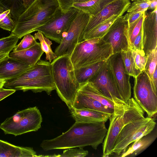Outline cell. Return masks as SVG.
Masks as SVG:
<instances>
[{"label":"cell","mask_w":157,"mask_h":157,"mask_svg":"<svg viewBox=\"0 0 157 157\" xmlns=\"http://www.w3.org/2000/svg\"><path fill=\"white\" fill-rule=\"evenodd\" d=\"M3 87L35 93L44 91L50 95L55 90L51 63L39 60L17 77L6 80Z\"/></svg>","instance_id":"obj_3"},{"label":"cell","mask_w":157,"mask_h":157,"mask_svg":"<svg viewBox=\"0 0 157 157\" xmlns=\"http://www.w3.org/2000/svg\"><path fill=\"white\" fill-rule=\"evenodd\" d=\"M62 154L60 155H54V157H84L87 155L88 152L85 150L83 147L78 148H68L65 149Z\"/></svg>","instance_id":"obj_36"},{"label":"cell","mask_w":157,"mask_h":157,"mask_svg":"<svg viewBox=\"0 0 157 157\" xmlns=\"http://www.w3.org/2000/svg\"><path fill=\"white\" fill-rule=\"evenodd\" d=\"M145 11L129 12L127 13L128 25L131 24L138 19Z\"/></svg>","instance_id":"obj_40"},{"label":"cell","mask_w":157,"mask_h":157,"mask_svg":"<svg viewBox=\"0 0 157 157\" xmlns=\"http://www.w3.org/2000/svg\"><path fill=\"white\" fill-rule=\"evenodd\" d=\"M130 4L129 0H114L97 14L90 16L88 22L80 37L99 24L112 17L116 15L122 16Z\"/></svg>","instance_id":"obj_15"},{"label":"cell","mask_w":157,"mask_h":157,"mask_svg":"<svg viewBox=\"0 0 157 157\" xmlns=\"http://www.w3.org/2000/svg\"><path fill=\"white\" fill-rule=\"evenodd\" d=\"M156 122L154 118L144 117L132 121L125 125L116 139L112 151L118 156L131 143L152 132Z\"/></svg>","instance_id":"obj_8"},{"label":"cell","mask_w":157,"mask_h":157,"mask_svg":"<svg viewBox=\"0 0 157 157\" xmlns=\"http://www.w3.org/2000/svg\"><path fill=\"white\" fill-rule=\"evenodd\" d=\"M107 131L104 122L75 121L66 132L53 139L43 140L40 146L45 151L87 146L96 150L103 143Z\"/></svg>","instance_id":"obj_1"},{"label":"cell","mask_w":157,"mask_h":157,"mask_svg":"<svg viewBox=\"0 0 157 157\" xmlns=\"http://www.w3.org/2000/svg\"><path fill=\"white\" fill-rule=\"evenodd\" d=\"M34 37L36 40H39L41 48L45 53L46 59L51 63L52 60L57 57L56 54L52 50L51 47L52 44V41L39 31L35 33Z\"/></svg>","instance_id":"obj_28"},{"label":"cell","mask_w":157,"mask_h":157,"mask_svg":"<svg viewBox=\"0 0 157 157\" xmlns=\"http://www.w3.org/2000/svg\"><path fill=\"white\" fill-rule=\"evenodd\" d=\"M90 15L81 10L73 21L69 29L59 45L55 50L57 56L67 55L70 56L78 43L88 22Z\"/></svg>","instance_id":"obj_11"},{"label":"cell","mask_w":157,"mask_h":157,"mask_svg":"<svg viewBox=\"0 0 157 157\" xmlns=\"http://www.w3.org/2000/svg\"><path fill=\"white\" fill-rule=\"evenodd\" d=\"M36 0H22L25 9L29 7Z\"/></svg>","instance_id":"obj_44"},{"label":"cell","mask_w":157,"mask_h":157,"mask_svg":"<svg viewBox=\"0 0 157 157\" xmlns=\"http://www.w3.org/2000/svg\"><path fill=\"white\" fill-rule=\"evenodd\" d=\"M69 110L71 116L76 122L105 123L111 114L86 108L78 109L72 107Z\"/></svg>","instance_id":"obj_17"},{"label":"cell","mask_w":157,"mask_h":157,"mask_svg":"<svg viewBox=\"0 0 157 157\" xmlns=\"http://www.w3.org/2000/svg\"><path fill=\"white\" fill-rule=\"evenodd\" d=\"M128 23L127 13L117 19L101 38L112 46L113 54L127 51Z\"/></svg>","instance_id":"obj_12"},{"label":"cell","mask_w":157,"mask_h":157,"mask_svg":"<svg viewBox=\"0 0 157 157\" xmlns=\"http://www.w3.org/2000/svg\"><path fill=\"white\" fill-rule=\"evenodd\" d=\"M114 0H90L81 3H75L72 6L83 12L94 16L100 12L107 5Z\"/></svg>","instance_id":"obj_25"},{"label":"cell","mask_w":157,"mask_h":157,"mask_svg":"<svg viewBox=\"0 0 157 157\" xmlns=\"http://www.w3.org/2000/svg\"><path fill=\"white\" fill-rule=\"evenodd\" d=\"M113 112L109 119V124L103 142L102 157L109 156L120 132L127 124L144 117V111L134 98L126 102L117 98H113Z\"/></svg>","instance_id":"obj_2"},{"label":"cell","mask_w":157,"mask_h":157,"mask_svg":"<svg viewBox=\"0 0 157 157\" xmlns=\"http://www.w3.org/2000/svg\"><path fill=\"white\" fill-rule=\"evenodd\" d=\"M145 14L146 11L137 20L128 25V42L129 48H131L135 38L139 33L142 28Z\"/></svg>","instance_id":"obj_30"},{"label":"cell","mask_w":157,"mask_h":157,"mask_svg":"<svg viewBox=\"0 0 157 157\" xmlns=\"http://www.w3.org/2000/svg\"><path fill=\"white\" fill-rule=\"evenodd\" d=\"M72 107L78 109H89L108 113H112L113 111V109L103 105L98 101L78 91Z\"/></svg>","instance_id":"obj_22"},{"label":"cell","mask_w":157,"mask_h":157,"mask_svg":"<svg viewBox=\"0 0 157 157\" xmlns=\"http://www.w3.org/2000/svg\"><path fill=\"white\" fill-rule=\"evenodd\" d=\"M15 21L10 13L2 20L0 21V28L8 31H12L15 25Z\"/></svg>","instance_id":"obj_37"},{"label":"cell","mask_w":157,"mask_h":157,"mask_svg":"<svg viewBox=\"0 0 157 157\" xmlns=\"http://www.w3.org/2000/svg\"><path fill=\"white\" fill-rule=\"evenodd\" d=\"M52 76L57 94L69 109L73 101L80 85L75 75L70 56H57L51 63Z\"/></svg>","instance_id":"obj_5"},{"label":"cell","mask_w":157,"mask_h":157,"mask_svg":"<svg viewBox=\"0 0 157 157\" xmlns=\"http://www.w3.org/2000/svg\"><path fill=\"white\" fill-rule=\"evenodd\" d=\"M134 98L148 117H154L157 113V90L144 70L134 78Z\"/></svg>","instance_id":"obj_10"},{"label":"cell","mask_w":157,"mask_h":157,"mask_svg":"<svg viewBox=\"0 0 157 157\" xmlns=\"http://www.w3.org/2000/svg\"><path fill=\"white\" fill-rule=\"evenodd\" d=\"M142 38V28L139 33L135 38L130 49L143 50Z\"/></svg>","instance_id":"obj_39"},{"label":"cell","mask_w":157,"mask_h":157,"mask_svg":"<svg viewBox=\"0 0 157 157\" xmlns=\"http://www.w3.org/2000/svg\"><path fill=\"white\" fill-rule=\"evenodd\" d=\"M5 82V80L0 79V89L3 87Z\"/></svg>","instance_id":"obj_47"},{"label":"cell","mask_w":157,"mask_h":157,"mask_svg":"<svg viewBox=\"0 0 157 157\" xmlns=\"http://www.w3.org/2000/svg\"><path fill=\"white\" fill-rule=\"evenodd\" d=\"M133 1L127 9L128 13L146 11L151 2L150 0H135Z\"/></svg>","instance_id":"obj_34"},{"label":"cell","mask_w":157,"mask_h":157,"mask_svg":"<svg viewBox=\"0 0 157 157\" xmlns=\"http://www.w3.org/2000/svg\"><path fill=\"white\" fill-rule=\"evenodd\" d=\"M121 16L119 15L113 16L99 24L91 30L82 36L80 38L78 42L85 40L101 38L107 33L113 22Z\"/></svg>","instance_id":"obj_26"},{"label":"cell","mask_w":157,"mask_h":157,"mask_svg":"<svg viewBox=\"0 0 157 157\" xmlns=\"http://www.w3.org/2000/svg\"><path fill=\"white\" fill-rule=\"evenodd\" d=\"M77 91L98 101L106 107L114 109L113 100L104 95L89 82L81 85Z\"/></svg>","instance_id":"obj_23"},{"label":"cell","mask_w":157,"mask_h":157,"mask_svg":"<svg viewBox=\"0 0 157 157\" xmlns=\"http://www.w3.org/2000/svg\"><path fill=\"white\" fill-rule=\"evenodd\" d=\"M142 28L143 50L148 56L157 48V8L146 13Z\"/></svg>","instance_id":"obj_16"},{"label":"cell","mask_w":157,"mask_h":157,"mask_svg":"<svg viewBox=\"0 0 157 157\" xmlns=\"http://www.w3.org/2000/svg\"><path fill=\"white\" fill-rule=\"evenodd\" d=\"M37 42L36 40L30 33L25 35L21 42L15 47L13 52H17L28 49Z\"/></svg>","instance_id":"obj_35"},{"label":"cell","mask_w":157,"mask_h":157,"mask_svg":"<svg viewBox=\"0 0 157 157\" xmlns=\"http://www.w3.org/2000/svg\"><path fill=\"white\" fill-rule=\"evenodd\" d=\"M30 67L9 56L0 62V79L6 80L17 77Z\"/></svg>","instance_id":"obj_18"},{"label":"cell","mask_w":157,"mask_h":157,"mask_svg":"<svg viewBox=\"0 0 157 157\" xmlns=\"http://www.w3.org/2000/svg\"><path fill=\"white\" fill-rule=\"evenodd\" d=\"M57 0H36L18 17L11 33L19 39L49 21L59 7Z\"/></svg>","instance_id":"obj_4"},{"label":"cell","mask_w":157,"mask_h":157,"mask_svg":"<svg viewBox=\"0 0 157 157\" xmlns=\"http://www.w3.org/2000/svg\"><path fill=\"white\" fill-rule=\"evenodd\" d=\"M38 155L32 147L16 146L0 140V157H36Z\"/></svg>","instance_id":"obj_21"},{"label":"cell","mask_w":157,"mask_h":157,"mask_svg":"<svg viewBox=\"0 0 157 157\" xmlns=\"http://www.w3.org/2000/svg\"><path fill=\"white\" fill-rule=\"evenodd\" d=\"M16 91L14 90L10 89H5L3 88L0 89V101Z\"/></svg>","instance_id":"obj_41"},{"label":"cell","mask_w":157,"mask_h":157,"mask_svg":"<svg viewBox=\"0 0 157 157\" xmlns=\"http://www.w3.org/2000/svg\"><path fill=\"white\" fill-rule=\"evenodd\" d=\"M89 82L111 99L117 98L122 100L107 60L105 62L99 72Z\"/></svg>","instance_id":"obj_14"},{"label":"cell","mask_w":157,"mask_h":157,"mask_svg":"<svg viewBox=\"0 0 157 157\" xmlns=\"http://www.w3.org/2000/svg\"><path fill=\"white\" fill-rule=\"evenodd\" d=\"M9 53H0V62L9 57Z\"/></svg>","instance_id":"obj_46"},{"label":"cell","mask_w":157,"mask_h":157,"mask_svg":"<svg viewBox=\"0 0 157 157\" xmlns=\"http://www.w3.org/2000/svg\"><path fill=\"white\" fill-rule=\"evenodd\" d=\"M105 61L74 69L76 79L80 85L89 82L100 70Z\"/></svg>","instance_id":"obj_24"},{"label":"cell","mask_w":157,"mask_h":157,"mask_svg":"<svg viewBox=\"0 0 157 157\" xmlns=\"http://www.w3.org/2000/svg\"><path fill=\"white\" fill-rule=\"evenodd\" d=\"M132 0V1H134V0ZM150 0V1H152L153 0Z\"/></svg>","instance_id":"obj_48"},{"label":"cell","mask_w":157,"mask_h":157,"mask_svg":"<svg viewBox=\"0 0 157 157\" xmlns=\"http://www.w3.org/2000/svg\"><path fill=\"white\" fill-rule=\"evenodd\" d=\"M10 13V12L9 10L6 9L0 5V21Z\"/></svg>","instance_id":"obj_42"},{"label":"cell","mask_w":157,"mask_h":157,"mask_svg":"<svg viewBox=\"0 0 157 157\" xmlns=\"http://www.w3.org/2000/svg\"><path fill=\"white\" fill-rule=\"evenodd\" d=\"M111 45L102 38L85 40L78 42L70 58L74 69L107 60L113 55Z\"/></svg>","instance_id":"obj_6"},{"label":"cell","mask_w":157,"mask_h":157,"mask_svg":"<svg viewBox=\"0 0 157 157\" xmlns=\"http://www.w3.org/2000/svg\"><path fill=\"white\" fill-rule=\"evenodd\" d=\"M80 11L72 6L67 11L63 12L59 6L50 19L35 31L41 32L45 37L59 44Z\"/></svg>","instance_id":"obj_9"},{"label":"cell","mask_w":157,"mask_h":157,"mask_svg":"<svg viewBox=\"0 0 157 157\" xmlns=\"http://www.w3.org/2000/svg\"><path fill=\"white\" fill-rule=\"evenodd\" d=\"M90 0H57L63 12L67 11L72 7L73 4L75 3H81Z\"/></svg>","instance_id":"obj_38"},{"label":"cell","mask_w":157,"mask_h":157,"mask_svg":"<svg viewBox=\"0 0 157 157\" xmlns=\"http://www.w3.org/2000/svg\"><path fill=\"white\" fill-rule=\"evenodd\" d=\"M147 56V59L144 70L149 77L154 86L152 83V77L153 74L157 67V48L152 51Z\"/></svg>","instance_id":"obj_32"},{"label":"cell","mask_w":157,"mask_h":157,"mask_svg":"<svg viewBox=\"0 0 157 157\" xmlns=\"http://www.w3.org/2000/svg\"><path fill=\"white\" fill-rule=\"evenodd\" d=\"M121 53L126 73L130 76L135 78L141 71L136 67L132 50L129 48L127 51L121 52Z\"/></svg>","instance_id":"obj_29"},{"label":"cell","mask_w":157,"mask_h":157,"mask_svg":"<svg viewBox=\"0 0 157 157\" xmlns=\"http://www.w3.org/2000/svg\"><path fill=\"white\" fill-rule=\"evenodd\" d=\"M131 50L136 68L141 71L144 70L148 56L143 50Z\"/></svg>","instance_id":"obj_33"},{"label":"cell","mask_w":157,"mask_h":157,"mask_svg":"<svg viewBox=\"0 0 157 157\" xmlns=\"http://www.w3.org/2000/svg\"><path fill=\"white\" fill-rule=\"evenodd\" d=\"M157 0H153L151 1L150 5L148 8L149 9H155L157 8Z\"/></svg>","instance_id":"obj_45"},{"label":"cell","mask_w":157,"mask_h":157,"mask_svg":"<svg viewBox=\"0 0 157 157\" xmlns=\"http://www.w3.org/2000/svg\"><path fill=\"white\" fill-rule=\"evenodd\" d=\"M152 83L155 88L157 90V69L155 68L152 75Z\"/></svg>","instance_id":"obj_43"},{"label":"cell","mask_w":157,"mask_h":157,"mask_svg":"<svg viewBox=\"0 0 157 157\" xmlns=\"http://www.w3.org/2000/svg\"><path fill=\"white\" fill-rule=\"evenodd\" d=\"M0 5L10 10L13 18L15 21L26 9L22 0H0Z\"/></svg>","instance_id":"obj_27"},{"label":"cell","mask_w":157,"mask_h":157,"mask_svg":"<svg viewBox=\"0 0 157 157\" xmlns=\"http://www.w3.org/2000/svg\"><path fill=\"white\" fill-rule=\"evenodd\" d=\"M19 38L13 33L0 39V53L9 54L16 46Z\"/></svg>","instance_id":"obj_31"},{"label":"cell","mask_w":157,"mask_h":157,"mask_svg":"<svg viewBox=\"0 0 157 157\" xmlns=\"http://www.w3.org/2000/svg\"><path fill=\"white\" fill-rule=\"evenodd\" d=\"M44 53L40 43L37 42L34 45L28 49L17 52L13 51L9 53V56L31 66L40 60Z\"/></svg>","instance_id":"obj_19"},{"label":"cell","mask_w":157,"mask_h":157,"mask_svg":"<svg viewBox=\"0 0 157 157\" xmlns=\"http://www.w3.org/2000/svg\"><path fill=\"white\" fill-rule=\"evenodd\" d=\"M151 132L135 141L118 156L134 157L141 153L150 146L157 138L156 132Z\"/></svg>","instance_id":"obj_20"},{"label":"cell","mask_w":157,"mask_h":157,"mask_svg":"<svg viewBox=\"0 0 157 157\" xmlns=\"http://www.w3.org/2000/svg\"><path fill=\"white\" fill-rule=\"evenodd\" d=\"M42 118L36 106L18 111L13 116L7 118L0 125L6 134L15 136L37 131L41 127Z\"/></svg>","instance_id":"obj_7"},{"label":"cell","mask_w":157,"mask_h":157,"mask_svg":"<svg viewBox=\"0 0 157 157\" xmlns=\"http://www.w3.org/2000/svg\"><path fill=\"white\" fill-rule=\"evenodd\" d=\"M107 61L122 100L126 102L131 97L130 76L125 71L121 52L113 54Z\"/></svg>","instance_id":"obj_13"}]
</instances>
